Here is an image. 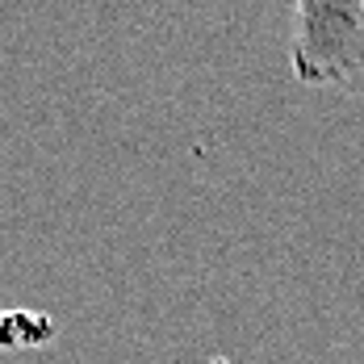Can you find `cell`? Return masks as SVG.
<instances>
[{"label": "cell", "instance_id": "6da1fadb", "mask_svg": "<svg viewBox=\"0 0 364 364\" xmlns=\"http://www.w3.org/2000/svg\"><path fill=\"white\" fill-rule=\"evenodd\" d=\"M289 68L306 88H352L364 75V0H293Z\"/></svg>", "mask_w": 364, "mask_h": 364}]
</instances>
